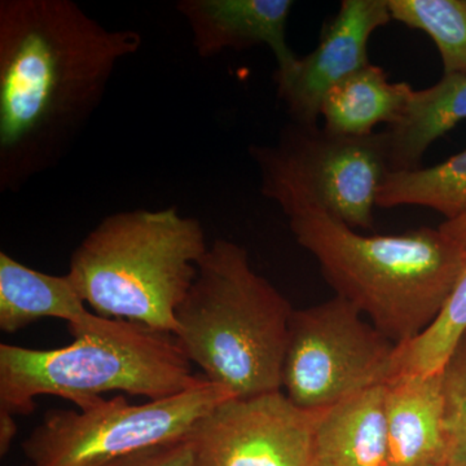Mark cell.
<instances>
[{
  "instance_id": "30bf717a",
  "label": "cell",
  "mask_w": 466,
  "mask_h": 466,
  "mask_svg": "<svg viewBox=\"0 0 466 466\" xmlns=\"http://www.w3.org/2000/svg\"><path fill=\"white\" fill-rule=\"evenodd\" d=\"M388 0H343L311 54L278 66L274 76L279 99L293 124L318 126L328 92L370 66L368 42L391 21Z\"/></svg>"
},
{
  "instance_id": "9a60e30c",
  "label": "cell",
  "mask_w": 466,
  "mask_h": 466,
  "mask_svg": "<svg viewBox=\"0 0 466 466\" xmlns=\"http://www.w3.org/2000/svg\"><path fill=\"white\" fill-rule=\"evenodd\" d=\"M464 119L465 76H443L437 85L413 91L400 121L385 130L390 171L419 168L429 147Z\"/></svg>"
},
{
  "instance_id": "277c9868",
  "label": "cell",
  "mask_w": 466,
  "mask_h": 466,
  "mask_svg": "<svg viewBox=\"0 0 466 466\" xmlns=\"http://www.w3.org/2000/svg\"><path fill=\"white\" fill-rule=\"evenodd\" d=\"M75 341L36 350L0 345V410L30 415L35 400L54 395L85 410L106 392L164 400L200 385L171 333L94 314L67 328Z\"/></svg>"
},
{
  "instance_id": "8fae6325",
  "label": "cell",
  "mask_w": 466,
  "mask_h": 466,
  "mask_svg": "<svg viewBox=\"0 0 466 466\" xmlns=\"http://www.w3.org/2000/svg\"><path fill=\"white\" fill-rule=\"evenodd\" d=\"M293 5L290 0H182L177 8L188 23L193 47L201 57L266 45L278 66H285L296 58L287 43Z\"/></svg>"
},
{
  "instance_id": "7c38bea8",
  "label": "cell",
  "mask_w": 466,
  "mask_h": 466,
  "mask_svg": "<svg viewBox=\"0 0 466 466\" xmlns=\"http://www.w3.org/2000/svg\"><path fill=\"white\" fill-rule=\"evenodd\" d=\"M389 466H433L449 455L441 370L386 382Z\"/></svg>"
},
{
  "instance_id": "8992f818",
  "label": "cell",
  "mask_w": 466,
  "mask_h": 466,
  "mask_svg": "<svg viewBox=\"0 0 466 466\" xmlns=\"http://www.w3.org/2000/svg\"><path fill=\"white\" fill-rule=\"evenodd\" d=\"M260 191L281 208L314 204L351 228L372 229L389 164L386 131L345 137L291 124L275 146H254Z\"/></svg>"
},
{
  "instance_id": "603a6c76",
  "label": "cell",
  "mask_w": 466,
  "mask_h": 466,
  "mask_svg": "<svg viewBox=\"0 0 466 466\" xmlns=\"http://www.w3.org/2000/svg\"><path fill=\"white\" fill-rule=\"evenodd\" d=\"M440 229L444 235L449 236L466 249V213L456 219L446 220L441 223Z\"/></svg>"
},
{
  "instance_id": "3957f363",
  "label": "cell",
  "mask_w": 466,
  "mask_h": 466,
  "mask_svg": "<svg viewBox=\"0 0 466 466\" xmlns=\"http://www.w3.org/2000/svg\"><path fill=\"white\" fill-rule=\"evenodd\" d=\"M293 312L287 297L251 268L247 249L220 238L177 306L173 336L208 381L236 398L256 397L281 391Z\"/></svg>"
},
{
  "instance_id": "6da1fadb",
  "label": "cell",
  "mask_w": 466,
  "mask_h": 466,
  "mask_svg": "<svg viewBox=\"0 0 466 466\" xmlns=\"http://www.w3.org/2000/svg\"><path fill=\"white\" fill-rule=\"evenodd\" d=\"M70 0L0 2V189L17 192L70 149L119 63L142 48Z\"/></svg>"
},
{
  "instance_id": "52a82bcc",
  "label": "cell",
  "mask_w": 466,
  "mask_h": 466,
  "mask_svg": "<svg viewBox=\"0 0 466 466\" xmlns=\"http://www.w3.org/2000/svg\"><path fill=\"white\" fill-rule=\"evenodd\" d=\"M236 398L207 379L189 390L143 404L124 395L85 410H51L24 441L32 466H103L135 451L186 437Z\"/></svg>"
},
{
  "instance_id": "4fadbf2b",
  "label": "cell",
  "mask_w": 466,
  "mask_h": 466,
  "mask_svg": "<svg viewBox=\"0 0 466 466\" xmlns=\"http://www.w3.org/2000/svg\"><path fill=\"white\" fill-rule=\"evenodd\" d=\"M385 400L381 383L321 410L317 466H389Z\"/></svg>"
},
{
  "instance_id": "ffe728a7",
  "label": "cell",
  "mask_w": 466,
  "mask_h": 466,
  "mask_svg": "<svg viewBox=\"0 0 466 466\" xmlns=\"http://www.w3.org/2000/svg\"><path fill=\"white\" fill-rule=\"evenodd\" d=\"M449 455L466 460V334L441 368Z\"/></svg>"
},
{
  "instance_id": "2e32d148",
  "label": "cell",
  "mask_w": 466,
  "mask_h": 466,
  "mask_svg": "<svg viewBox=\"0 0 466 466\" xmlns=\"http://www.w3.org/2000/svg\"><path fill=\"white\" fill-rule=\"evenodd\" d=\"M413 88L391 84L382 67L370 64L328 92L321 106L324 128L345 137H367L380 124L392 126L406 112Z\"/></svg>"
},
{
  "instance_id": "ba28073f",
  "label": "cell",
  "mask_w": 466,
  "mask_h": 466,
  "mask_svg": "<svg viewBox=\"0 0 466 466\" xmlns=\"http://www.w3.org/2000/svg\"><path fill=\"white\" fill-rule=\"evenodd\" d=\"M397 349L341 297L294 309L281 370V391L302 410H327L351 395L388 382Z\"/></svg>"
},
{
  "instance_id": "7402d4cb",
  "label": "cell",
  "mask_w": 466,
  "mask_h": 466,
  "mask_svg": "<svg viewBox=\"0 0 466 466\" xmlns=\"http://www.w3.org/2000/svg\"><path fill=\"white\" fill-rule=\"evenodd\" d=\"M17 422L15 415L0 410V455H7L12 441L17 434Z\"/></svg>"
},
{
  "instance_id": "5b68a950",
  "label": "cell",
  "mask_w": 466,
  "mask_h": 466,
  "mask_svg": "<svg viewBox=\"0 0 466 466\" xmlns=\"http://www.w3.org/2000/svg\"><path fill=\"white\" fill-rule=\"evenodd\" d=\"M208 249L200 220L177 208L119 211L76 247L67 275L94 314L173 334Z\"/></svg>"
},
{
  "instance_id": "cb8c5ba5",
  "label": "cell",
  "mask_w": 466,
  "mask_h": 466,
  "mask_svg": "<svg viewBox=\"0 0 466 466\" xmlns=\"http://www.w3.org/2000/svg\"><path fill=\"white\" fill-rule=\"evenodd\" d=\"M433 466H466V460L455 458V456H447L446 459Z\"/></svg>"
},
{
  "instance_id": "44dd1931",
  "label": "cell",
  "mask_w": 466,
  "mask_h": 466,
  "mask_svg": "<svg viewBox=\"0 0 466 466\" xmlns=\"http://www.w3.org/2000/svg\"><path fill=\"white\" fill-rule=\"evenodd\" d=\"M193 433L135 451L103 466H193L196 455Z\"/></svg>"
},
{
  "instance_id": "7a4b0ae2",
  "label": "cell",
  "mask_w": 466,
  "mask_h": 466,
  "mask_svg": "<svg viewBox=\"0 0 466 466\" xmlns=\"http://www.w3.org/2000/svg\"><path fill=\"white\" fill-rule=\"evenodd\" d=\"M283 211L337 296L397 346L434 323L464 266L465 248L440 228L364 236L318 205L294 204Z\"/></svg>"
},
{
  "instance_id": "9c48e42d",
  "label": "cell",
  "mask_w": 466,
  "mask_h": 466,
  "mask_svg": "<svg viewBox=\"0 0 466 466\" xmlns=\"http://www.w3.org/2000/svg\"><path fill=\"white\" fill-rule=\"evenodd\" d=\"M321 410H306L283 391L232 398L196 428L193 466H317Z\"/></svg>"
},
{
  "instance_id": "d6986e66",
  "label": "cell",
  "mask_w": 466,
  "mask_h": 466,
  "mask_svg": "<svg viewBox=\"0 0 466 466\" xmlns=\"http://www.w3.org/2000/svg\"><path fill=\"white\" fill-rule=\"evenodd\" d=\"M392 20L433 39L443 76H466V0H388Z\"/></svg>"
},
{
  "instance_id": "e0dca14e",
  "label": "cell",
  "mask_w": 466,
  "mask_h": 466,
  "mask_svg": "<svg viewBox=\"0 0 466 466\" xmlns=\"http://www.w3.org/2000/svg\"><path fill=\"white\" fill-rule=\"evenodd\" d=\"M377 207L429 208L446 220L462 216L466 213V149L433 167L390 171L380 188Z\"/></svg>"
},
{
  "instance_id": "5bb4252c",
  "label": "cell",
  "mask_w": 466,
  "mask_h": 466,
  "mask_svg": "<svg viewBox=\"0 0 466 466\" xmlns=\"http://www.w3.org/2000/svg\"><path fill=\"white\" fill-rule=\"evenodd\" d=\"M69 275L45 274L0 251V329L16 333L42 319H61L67 328L90 320Z\"/></svg>"
},
{
  "instance_id": "ac0fdd59",
  "label": "cell",
  "mask_w": 466,
  "mask_h": 466,
  "mask_svg": "<svg viewBox=\"0 0 466 466\" xmlns=\"http://www.w3.org/2000/svg\"><path fill=\"white\" fill-rule=\"evenodd\" d=\"M466 334V257L458 281L434 323L412 342L398 346L392 377L438 372Z\"/></svg>"
}]
</instances>
